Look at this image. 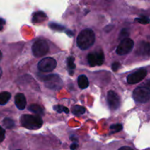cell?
<instances>
[{
    "mask_svg": "<svg viewBox=\"0 0 150 150\" xmlns=\"http://www.w3.org/2000/svg\"><path fill=\"white\" fill-rule=\"evenodd\" d=\"M95 40V35L92 29H86L80 32L77 38V45L81 50L90 48Z\"/></svg>",
    "mask_w": 150,
    "mask_h": 150,
    "instance_id": "6da1fadb",
    "label": "cell"
},
{
    "mask_svg": "<svg viewBox=\"0 0 150 150\" xmlns=\"http://www.w3.org/2000/svg\"><path fill=\"white\" fill-rule=\"evenodd\" d=\"M21 125L29 130H38L42 125V120L39 116L24 114L20 119Z\"/></svg>",
    "mask_w": 150,
    "mask_h": 150,
    "instance_id": "7a4b0ae2",
    "label": "cell"
},
{
    "mask_svg": "<svg viewBox=\"0 0 150 150\" xmlns=\"http://www.w3.org/2000/svg\"><path fill=\"white\" fill-rule=\"evenodd\" d=\"M32 50L35 57H42L48 52L49 46L45 40L39 39L33 44Z\"/></svg>",
    "mask_w": 150,
    "mask_h": 150,
    "instance_id": "3957f363",
    "label": "cell"
},
{
    "mask_svg": "<svg viewBox=\"0 0 150 150\" xmlns=\"http://www.w3.org/2000/svg\"><path fill=\"white\" fill-rule=\"evenodd\" d=\"M133 97L135 100L138 103H144L149 101L150 97V91L149 86H139L134 90Z\"/></svg>",
    "mask_w": 150,
    "mask_h": 150,
    "instance_id": "277c9868",
    "label": "cell"
},
{
    "mask_svg": "<svg viewBox=\"0 0 150 150\" xmlns=\"http://www.w3.org/2000/svg\"><path fill=\"white\" fill-rule=\"evenodd\" d=\"M45 86L51 89H59L62 86L61 78L56 74L45 76L43 79Z\"/></svg>",
    "mask_w": 150,
    "mask_h": 150,
    "instance_id": "5b68a950",
    "label": "cell"
},
{
    "mask_svg": "<svg viewBox=\"0 0 150 150\" xmlns=\"http://www.w3.org/2000/svg\"><path fill=\"white\" fill-rule=\"evenodd\" d=\"M57 67V61L51 57H46L38 62V70L43 73L51 72L55 69Z\"/></svg>",
    "mask_w": 150,
    "mask_h": 150,
    "instance_id": "8992f818",
    "label": "cell"
},
{
    "mask_svg": "<svg viewBox=\"0 0 150 150\" xmlns=\"http://www.w3.org/2000/svg\"><path fill=\"white\" fill-rule=\"evenodd\" d=\"M134 46V42L130 38H125L122 40L119 44L117 48V54L119 55H125L130 53Z\"/></svg>",
    "mask_w": 150,
    "mask_h": 150,
    "instance_id": "52a82bcc",
    "label": "cell"
},
{
    "mask_svg": "<svg viewBox=\"0 0 150 150\" xmlns=\"http://www.w3.org/2000/svg\"><path fill=\"white\" fill-rule=\"evenodd\" d=\"M87 60L91 67L102 65L104 62V54L102 51L90 53L87 56Z\"/></svg>",
    "mask_w": 150,
    "mask_h": 150,
    "instance_id": "ba28073f",
    "label": "cell"
},
{
    "mask_svg": "<svg viewBox=\"0 0 150 150\" xmlns=\"http://www.w3.org/2000/svg\"><path fill=\"white\" fill-rule=\"evenodd\" d=\"M147 71L145 69H140L135 73H132L127 77V83L130 84H135L142 81L146 76Z\"/></svg>",
    "mask_w": 150,
    "mask_h": 150,
    "instance_id": "9c48e42d",
    "label": "cell"
},
{
    "mask_svg": "<svg viewBox=\"0 0 150 150\" xmlns=\"http://www.w3.org/2000/svg\"><path fill=\"white\" fill-rule=\"evenodd\" d=\"M108 103L110 108L112 111L117 110L120 106V98L119 95L114 91H109L108 92Z\"/></svg>",
    "mask_w": 150,
    "mask_h": 150,
    "instance_id": "30bf717a",
    "label": "cell"
},
{
    "mask_svg": "<svg viewBox=\"0 0 150 150\" xmlns=\"http://www.w3.org/2000/svg\"><path fill=\"white\" fill-rule=\"evenodd\" d=\"M15 103H16V105L18 109H24L26 105V100L24 95L21 93L17 94L15 97Z\"/></svg>",
    "mask_w": 150,
    "mask_h": 150,
    "instance_id": "8fae6325",
    "label": "cell"
},
{
    "mask_svg": "<svg viewBox=\"0 0 150 150\" xmlns=\"http://www.w3.org/2000/svg\"><path fill=\"white\" fill-rule=\"evenodd\" d=\"M47 16L43 12H36L32 15V22L35 23H42L46 19Z\"/></svg>",
    "mask_w": 150,
    "mask_h": 150,
    "instance_id": "7c38bea8",
    "label": "cell"
},
{
    "mask_svg": "<svg viewBox=\"0 0 150 150\" xmlns=\"http://www.w3.org/2000/svg\"><path fill=\"white\" fill-rule=\"evenodd\" d=\"M78 84L79 86L82 89H84L89 86V80L87 77L84 75H81L78 78Z\"/></svg>",
    "mask_w": 150,
    "mask_h": 150,
    "instance_id": "4fadbf2b",
    "label": "cell"
},
{
    "mask_svg": "<svg viewBox=\"0 0 150 150\" xmlns=\"http://www.w3.org/2000/svg\"><path fill=\"white\" fill-rule=\"evenodd\" d=\"M28 109L30 111H32V113H34V114H36L38 115H39V117L44 114L43 109H42V107L39 105H37V104H32L31 105H29Z\"/></svg>",
    "mask_w": 150,
    "mask_h": 150,
    "instance_id": "5bb4252c",
    "label": "cell"
},
{
    "mask_svg": "<svg viewBox=\"0 0 150 150\" xmlns=\"http://www.w3.org/2000/svg\"><path fill=\"white\" fill-rule=\"evenodd\" d=\"M11 98V94L8 92H2L0 93V105H5Z\"/></svg>",
    "mask_w": 150,
    "mask_h": 150,
    "instance_id": "9a60e30c",
    "label": "cell"
},
{
    "mask_svg": "<svg viewBox=\"0 0 150 150\" xmlns=\"http://www.w3.org/2000/svg\"><path fill=\"white\" fill-rule=\"evenodd\" d=\"M72 111H73V114L76 116L81 115L86 112V109L84 107L81 106V105H75L72 108Z\"/></svg>",
    "mask_w": 150,
    "mask_h": 150,
    "instance_id": "2e32d148",
    "label": "cell"
},
{
    "mask_svg": "<svg viewBox=\"0 0 150 150\" xmlns=\"http://www.w3.org/2000/svg\"><path fill=\"white\" fill-rule=\"evenodd\" d=\"M67 67L69 68L70 75H73V71L76 68V65L74 63V58L73 57H69L67 58Z\"/></svg>",
    "mask_w": 150,
    "mask_h": 150,
    "instance_id": "e0dca14e",
    "label": "cell"
},
{
    "mask_svg": "<svg viewBox=\"0 0 150 150\" xmlns=\"http://www.w3.org/2000/svg\"><path fill=\"white\" fill-rule=\"evenodd\" d=\"M3 124H4V127L7 129H11L13 128L15 126V122L13 120L9 118L4 119V121H3Z\"/></svg>",
    "mask_w": 150,
    "mask_h": 150,
    "instance_id": "ac0fdd59",
    "label": "cell"
},
{
    "mask_svg": "<svg viewBox=\"0 0 150 150\" xmlns=\"http://www.w3.org/2000/svg\"><path fill=\"white\" fill-rule=\"evenodd\" d=\"M54 109L55 111H57L58 113H62L64 112L66 114H68L69 113V109L66 107L62 106V105H54Z\"/></svg>",
    "mask_w": 150,
    "mask_h": 150,
    "instance_id": "d6986e66",
    "label": "cell"
},
{
    "mask_svg": "<svg viewBox=\"0 0 150 150\" xmlns=\"http://www.w3.org/2000/svg\"><path fill=\"white\" fill-rule=\"evenodd\" d=\"M136 21L139 22L140 23H142V24H147V23H149V18L144 16H142L139 18H137L136 19Z\"/></svg>",
    "mask_w": 150,
    "mask_h": 150,
    "instance_id": "ffe728a7",
    "label": "cell"
},
{
    "mask_svg": "<svg viewBox=\"0 0 150 150\" xmlns=\"http://www.w3.org/2000/svg\"><path fill=\"white\" fill-rule=\"evenodd\" d=\"M110 129H111V130L112 131L113 133H117V132H120V130H122V125L121 124L113 125L111 126Z\"/></svg>",
    "mask_w": 150,
    "mask_h": 150,
    "instance_id": "44dd1931",
    "label": "cell"
},
{
    "mask_svg": "<svg viewBox=\"0 0 150 150\" xmlns=\"http://www.w3.org/2000/svg\"><path fill=\"white\" fill-rule=\"evenodd\" d=\"M49 26L54 30H57V31H62L64 27L62 26H60L59 24H57V23H51L49 24Z\"/></svg>",
    "mask_w": 150,
    "mask_h": 150,
    "instance_id": "7402d4cb",
    "label": "cell"
},
{
    "mask_svg": "<svg viewBox=\"0 0 150 150\" xmlns=\"http://www.w3.org/2000/svg\"><path fill=\"white\" fill-rule=\"evenodd\" d=\"M128 35H129V32L127 31V29H123L121 31V33H120V38H121L122 40L125 39V38H127Z\"/></svg>",
    "mask_w": 150,
    "mask_h": 150,
    "instance_id": "603a6c76",
    "label": "cell"
},
{
    "mask_svg": "<svg viewBox=\"0 0 150 150\" xmlns=\"http://www.w3.org/2000/svg\"><path fill=\"white\" fill-rule=\"evenodd\" d=\"M5 137V130L0 126V142H3Z\"/></svg>",
    "mask_w": 150,
    "mask_h": 150,
    "instance_id": "cb8c5ba5",
    "label": "cell"
},
{
    "mask_svg": "<svg viewBox=\"0 0 150 150\" xmlns=\"http://www.w3.org/2000/svg\"><path fill=\"white\" fill-rule=\"evenodd\" d=\"M120 62H114L112 64V70H113V71H114V72H116V71H117V70H118V69L120 68Z\"/></svg>",
    "mask_w": 150,
    "mask_h": 150,
    "instance_id": "d4e9b609",
    "label": "cell"
},
{
    "mask_svg": "<svg viewBox=\"0 0 150 150\" xmlns=\"http://www.w3.org/2000/svg\"><path fill=\"white\" fill-rule=\"evenodd\" d=\"M4 24H5V21L3 18H0V31L2 30Z\"/></svg>",
    "mask_w": 150,
    "mask_h": 150,
    "instance_id": "484cf974",
    "label": "cell"
},
{
    "mask_svg": "<svg viewBox=\"0 0 150 150\" xmlns=\"http://www.w3.org/2000/svg\"><path fill=\"white\" fill-rule=\"evenodd\" d=\"M78 146H79V144L77 143H73L70 146V149H71V150H76L78 148Z\"/></svg>",
    "mask_w": 150,
    "mask_h": 150,
    "instance_id": "4316f807",
    "label": "cell"
},
{
    "mask_svg": "<svg viewBox=\"0 0 150 150\" xmlns=\"http://www.w3.org/2000/svg\"><path fill=\"white\" fill-rule=\"evenodd\" d=\"M118 150H133L131 147H129V146H122V147L120 148Z\"/></svg>",
    "mask_w": 150,
    "mask_h": 150,
    "instance_id": "83f0119b",
    "label": "cell"
},
{
    "mask_svg": "<svg viewBox=\"0 0 150 150\" xmlns=\"http://www.w3.org/2000/svg\"><path fill=\"white\" fill-rule=\"evenodd\" d=\"M1 74H2V71H1V67H0V78H1Z\"/></svg>",
    "mask_w": 150,
    "mask_h": 150,
    "instance_id": "f1b7e54d",
    "label": "cell"
},
{
    "mask_svg": "<svg viewBox=\"0 0 150 150\" xmlns=\"http://www.w3.org/2000/svg\"><path fill=\"white\" fill-rule=\"evenodd\" d=\"M1 58H2V54H1V52L0 51V60L1 59Z\"/></svg>",
    "mask_w": 150,
    "mask_h": 150,
    "instance_id": "f546056e",
    "label": "cell"
},
{
    "mask_svg": "<svg viewBox=\"0 0 150 150\" xmlns=\"http://www.w3.org/2000/svg\"><path fill=\"white\" fill-rule=\"evenodd\" d=\"M18 150H20V149H18Z\"/></svg>",
    "mask_w": 150,
    "mask_h": 150,
    "instance_id": "4dcf8cb0",
    "label": "cell"
}]
</instances>
